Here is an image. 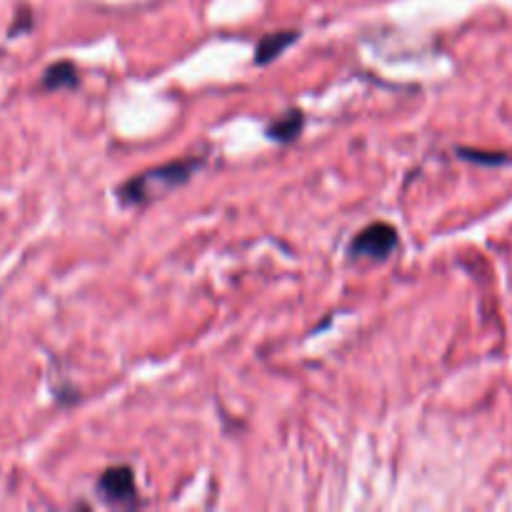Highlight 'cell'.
Wrapping results in <instances>:
<instances>
[{"mask_svg":"<svg viewBox=\"0 0 512 512\" xmlns=\"http://www.w3.org/2000/svg\"><path fill=\"white\" fill-rule=\"evenodd\" d=\"M458 155L468 163L485 165V168H503L512 165V155L500 153V150H480V148H458Z\"/></svg>","mask_w":512,"mask_h":512,"instance_id":"obj_7","label":"cell"},{"mask_svg":"<svg viewBox=\"0 0 512 512\" xmlns=\"http://www.w3.org/2000/svg\"><path fill=\"white\" fill-rule=\"evenodd\" d=\"M303 113L300 110H290L288 115L278 118L275 123L268 125V138L278 140V143H288V140L298 138L300 130H303Z\"/></svg>","mask_w":512,"mask_h":512,"instance_id":"obj_5","label":"cell"},{"mask_svg":"<svg viewBox=\"0 0 512 512\" xmlns=\"http://www.w3.org/2000/svg\"><path fill=\"white\" fill-rule=\"evenodd\" d=\"M200 165V160H175V163H165L160 168L145 170L138 178H130L128 183L120 185L118 198L125 205H143L148 200H153L155 195H163L168 190L183 185L190 175L195 173V168Z\"/></svg>","mask_w":512,"mask_h":512,"instance_id":"obj_1","label":"cell"},{"mask_svg":"<svg viewBox=\"0 0 512 512\" xmlns=\"http://www.w3.org/2000/svg\"><path fill=\"white\" fill-rule=\"evenodd\" d=\"M43 85L48 90H60V88H73L78 85V68L68 60H60V63L50 65L43 75Z\"/></svg>","mask_w":512,"mask_h":512,"instance_id":"obj_6","label":"cell"},{"mask_svg":"<svg viewBox=\"0 0 512 512\" xmlns=\"http://www.w3.org/2000/svg\"><path fill=\"white\" fill-rule=\"evenodd\" d=\"M295 40H298V30H280V33L263 35L258 48H255V63L258 65L270 63V60L278 58V55L283 53L290 43H295Z\"/></svg>","mask_w":512,"mask_h":512,"instance_id":"obj_4","label":"cell"},{"mask_svg":"<svg viewBox=\"0 0 512 512\" xmlns=\"http://www.w3.org/2000/svg\"><path fill=\"white\" fill-rule=\"evenodd\" d=\"M398 245V230L388 223H373L360 230L350 243V255L365 260H385Z\"/></svg>","mask_w":512,"mask_h":512,"instance_id":"obj_2","label":"cell"},{"mask_svg":"<svg viewBox=\"0 0 512 512\" xmlns=\"http://www.w3.org/2000/svg\"><path fill=\"white\" fill-rule=\"evenodd\" d=\"M100 498L115 508H133L138 505V488H135L133 470L130 468H110L105 470L98 483Z\"/></svg>","mask_w":512,"mask_h":512,"instance_id":"obj_3","label":"cell"}]
</instances>
